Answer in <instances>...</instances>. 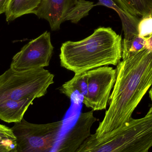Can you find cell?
<instances>
[{"mask_svg": "<svg viewBox=\"0 0 152 152\" xmlns=\"http://www.w3.org/2000/svg\"><path fill=\"white\" fill-rule=\"evenodd\" d=\"M54 77L44 68L21 71L9 69L0 75V102L42 97L54 83Z\"/></svg>", "mask_w": 152, "mask_h": 152, "instance_id": "obj_4", "label": "cell"}, {"mask_svg": "<svg viewBox=\"0 0 152 152\" xmlns=\"http://www.w3.org/2000/svg\"><path fill=\"white\" fill-rule=\"evenodd\" d=\"M122 37L110 27H99L83 40L61 47V65L75 74L102 66H117L122 59Z\"/></svg>", "mask_w": 152, "mask_h": 152, "instance_id": "obj_2", "label": "cell"}, {"mask_svg": "<svg viewBox=\"0 0 152 152\" xmlns=\"http://www.w3.org/2000/svg\"><path fill=\"white\" fill-rule=\"evenodd\" d=\"M94 6L93 2L86 0H41L33 14L47 20L51 29L56 31L65 21L77 24Z\"/></svg>", "mask_w": 152, "mask_h": 152, "instance_id": "obj_6", "label": "cell"}, {"mask_svg": "<svg viewBox=\"0 0 152 152\" xmlns=\"http://www.w3.org/2000/svg\"><path fill=\"white\" fill-rule=\"evenodd\" d=\"M86 72L75 74L74 77L64 83L59 88L61 93L76 103L82 102L87 92Z\"/></svg>", "mask_w": 152, "mask_h": 152, "instance_id": "obj_12", "label": "cell"}, {"mask_svg": "<svg viewBox=\"0 0 152 152\" xmlns=\"http://www.w3.org/2000/svg\"><path fill=\"white\" fill-rule=\"evenodd\" d=\"M138 36L146 39L152 36V13L141 18L138 25Z\"/></svg>", "mask_w": 152, "mask_h": 152, "instance_id": "obj_16", "label": "cell"}, {"mask_svg": "<svg viewBox=\"0 0 152 152\" xmlns=\"http://www.w3.org/2000/svg\"><path fill=\"white\" fill-rule=\"evenodd\" d=\"M16 138L11 128L0 125V145H10L14 147Z\"/></svg>", "mask_w": 152, "mask_h": 152, "instance_id": "obj_17", "label": "cell"}, {"mask_svg": "<svg viewBox=\"0 0 152 152\" xmlns=\"http://www.w3.org/2000/svg\"><path fill=\"white\" fill-rule=\"evenodd\" d=\"M134 16L141 18L152 13V0H115Z\"/></svg>", "mask_w": 152, "mask_h": 152, "instance_id": "obj_14", "label": "cell"}, {"mask_svg": "<svg viewBox=\"0 0 152 152\" xmlns=\"http://www.w3.org/2000/svg\"><path fill=\"white\" fill-rule=\"evenodd\" d=\"M109 109L95 134L98 141L113 136L132 118L152 85V51L145 49L117 65Z\"/></svg>", "mask_w": 152, "mask_h": 152, "instance_id": "obj_1", "label": "cell"}, {"mask_svg": "<svg viewBox=\"0 0 152 152\" xmlns=\"http://www.w3.org/2000/svg\"><path fill=\"white\" fill-rule=\"evenodd\" d=\"M10 0H0V15L5 13Z\"/></svg>", "mask_w": 152, "mask_h": 152, "instance_id": "obj_18", "label": "cell"}, {"mask_svg": "<svg viewBox=\"0 0 152 152\" xmlns=\"http://www.w3.org/2000/svg\"><path fill=\"white\" fill-rule=\"evenodd\" d=\"M53 50L50 33L45 31L13 56L10 68L18 71L44 68L49 66Z\"/></svg>", "mask_w": 152, "mask_h": 152, "instance_id": "obj_7", "label": "cell"}, {"mask_svg": "<svg viewBox=\"0 0 152 152\" xmlns=\"http://www.w3.org/2000/svg\"><path fill=\"white\" fill-rule=\"evenodd\" d=\"M41 0H10L5 12L6 20L10 22L23 15L34 13Z\"/></svg>", "mask_w": 152, "mask_h": 152, "instance_id": "obj_13", "label": "cell"}, {"mask_svg": "<svg viewBox=\"0 0 152 152\" xmlns=\"http://www.w3.org/2000/svg\"><path fill=\"white\" fill-rule=\"evenodd\" d=\"M96 5H103L113 9L118 14L124 33V38L122 42H130L138 36V25L141 18L134 16L118 4L115 0H98Z\"/></svg>", "mask_w": 152, "mask_h": 152, "instance_id": "obj_10", "label": "cell"}, {"mask_svg": "<svg viewBox=\"0 0 152 152\" xmlns=\"http://www.w3.org/2000/svg\"><path fill=\"white\" fill-rule=\"evenodd\" d=\"M149 95H150V98H151L152 102L151 107L150 109H152V87L150 89V91H149Z\"/></svg>", "mask_w": 152, "mask_h": 152, "instance_id": "obj_20", "label": "cell"}, {"mask_svg": "<svg viewBox=\"0 0 152 152\" xmlns=\"http://www.w3.org/2000/svg\"><path fill=\"white\" fill-rule=\"evenodd\" d=\"M63 126V121L37 124L23 118L11 128L16 138L12 152H51Z\"/></svg>", "mask_w": 152, "mask_h": 152, "instance_id": "obj_5", "label": "cell"}, {"mask_svg": "<svg viewBox=\"0 0 152 152\" xmlns=\"http://www.w3.org/2000/svg\"><path fill=\"white\" fill-rule=\"evenodd\" d=\"M97 121L93 111L81 113L75 124L69 130L55 152H76L91 135L93 124Z\"/></svg>", "mask_w": 152, "mask_h": 152, "instance_id": "obj_9", "label": "cell"}, {"mask_svg": "<svg viewBox=\"0 0 152 152\" xmlns=\"http://www.w3.org/2000/svg\"><path fill=\"white\" fill-rule=\"evenodd\" d=\"M146 40L139 36L128 42H122V59H126L146 49Z\"/></svg>", "mask_w": 152, "mask_h": 152, "instance_id": "obj_15", "label": "cell"}, {"mask_svg": "<svg viewBox=\"0 0 152 152\" xmlns=\"http://www.w3.org/2000/svg\"><path fill=\"white\" fill-rule=\"evenodd\" d=\"M35 98H25L19 101L8 100L0 102V119L7 123L20 122Z\"/></svg>", "mask_w": 152, "mask_h": 152, "instance_id": "obj_11", "label": "cell"}, {"mask_svg": "<svg viewBox=\"0 0 152 152\" xmlns=\"http://www.w3.org/2000/svg\"><path fill=\"white\" fill-rule=\"evenodd\" d=\"M87 92L82 103L93 111L105 110L117 77L116 69L104 66L86 72Z\"/></svg>", "mask_w": 152, "mask_h": 152, "instance_id": "obj_8", "label": "cell"}, {"mask_svg": "<svg viewBox=\"0 0 152 152\" xmlns=\"http://www.w3.org/2000/svg\"><path fill=\"white\" fill-rule=\"evenodd\" d=\"M152 147V110L139 119L132 118L115 135L98 141L91 134L76 152H149Z\"/></svg>", "mask_w": 152, "mask_h": 152, "instance_id": "obj_3", "label": "cell"}, {"mask_svg": "<svg viewBox=\"0 0 152 152\" xmlns=\"http://www.w3.org/2000/svg\"><path fill=\"white\" fill-rule=\"evenodd\" d=\"M13 147L10 145H0V152H12Z\"/></svg>", "mask_w": 152, "mask_h": 152, "instance_id": "obj_19", "label": "cell"}]
</instances>
